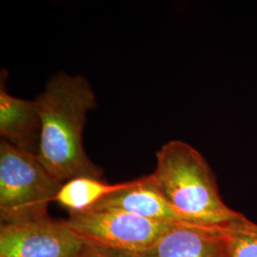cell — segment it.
Wrapping results in <instances>:
<instances>
[{"instance_id":"6da1fadb","label":"cell","mask_w":257,"mask_h":257,"mask_svg":"<svg viewBox=\"0 0 257 257\" xmlns=\"http://www.w3.org/2000/svg\"><path fill=\"white\" fill-rule=\"evenodd\" d=\"M41 122L37 156L50 174L65 183L73 178H103L101 168L87 156L83 130L95 108L91 84L81 75H54L35 100Z\"/></svg>"},{"instance_id":"7a4b0ae2","label":"cell","mask_w":257,"mask_h":257,"mask_svg":"<svg viewBox=\"0 0 257 257\" xmlns=\"http://www.w3.org/2000/svg\"><path fill=\"white\" fill-rule=\"evenodd\" d=\"M151 176L171 207L188 223L227 227L245 216L224 202L211 166L187 142L172 140L160 148Z\"/></svg>"},{"instance_id":"3957f363","label":"cell","mask_w":257,"mask_h":257,"mask_svg":"<svg viewBox=\"0 0 257 257\" xmlns=\"http://www.w3.org/2000/svg\"><path fill=\"white\" fill-rule=\"evenodd\" d=\"M64 183L36 154L0 142V220L15 223L48 214V207Z\"/></svg>"},{"instance_id":"277c9868","label":"cell","mask_w":257,"mask_h":257,"mask_svg":"<svg viewBox=\"0 0 257 257\" xmlns=\"http://www.w3.org/2000/svg\"><path fill=\"white\" fill-rule=\"evenodd\" d=\"M68 225L86 242L138 254L151 247L175 222L147 219L110 209L69 212Z\"/></svg>"},{"instance_id":"5b68a950","label":"cell","mask_w":257,"mask_h":257,"mask_svg":"<svg viewBox=\"0 0 257 257\" xmlns=\"http://www.w3.org/2000/svg\"><path fill=\"white\" fill-rule=\"evenodd\" d=\"M89 243L49 215L0 225V257H78Z\"/></svg>"},{"instance_id":"8992f818","label":"cell","mask_w":257,"mask_h":257,"mask_svg":"<svg viewBox=\"0 0 257 257\" xmlns=\"http://www.w3.org/2000/svg\"><path fill=\"white\" fill-rule=\"evenodd\" d=\"M229 226L176 223L138 257H228Z\"/></svg>"},{"instance_id":"52a82bcc","label":"cell","mask_w":257,"mask_h":257,"mask_svg":"<svg viewBox=\"0 0 257 257\" xmlns=\"http://www.w3.org/2000/svg\"><path fill=\"white\" fill-rule=\"evenodd\" d=\"M92 209L118 210L151 220L188 223L171 207L151 175L127 181L124 188L105 197Z\"/></svg>"},{"instance_id":"ba28073f","label":"cell","mask_w":257,"mask_h":257,"mask_svg":"<svg viewBox=\"0 0 257 257\" xmlns=\"http://www.w3.org/2000/svg\"><path fill=\"white\" fill-rule=\"evenodd\" d=\"M2 80V79H1ZM41 122L36 101L9 94L3 80L0 89V136L20 150L37 155Z\"/></svg>"},{"instance_id":"9c48e42d","label":"cell","mask_w":257,"mask_h":257,"mask_svg":"<svg viewBox=\"0 0 257 257\" xmlns=\"http://www.w3.org/2000/svg\"><path fill=\"white\" fill-rule=\"evenodd\" d=\"M126 182L110 184L100 178L80 176L65 182L55 196V202L69 212H80L93 208L102 199L124 188Z\"/></svg>"},{"instance_id":"30bf717a","label":"cell","mask_w":257,"mask_h":257,"mask_svg":"<svg viewBox=\"0 0 257 257\" xmlns=\"http://www.w3.org/2000/svg\"><path fill=\"white\" fill-rule=\"evenodd\" d=\"M229 256L257 257V224L244 216L228 227Z\"/></svg>"},{"instance_id":"8fae6325","label":"cell","mask_w":257,"mask_h":257,"mask_svg":"<svg viewBox=\"0 0 257 257\" xmlns=\"http://www.w3.org/2000/svg\"><path fill=\"white\" fill-rule=\"evenodd\" d=\"M78 257H138V254L90 244Z\"/></svg>"}]
</instances>
